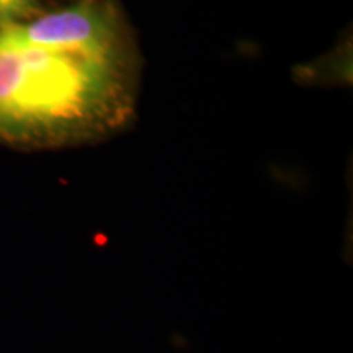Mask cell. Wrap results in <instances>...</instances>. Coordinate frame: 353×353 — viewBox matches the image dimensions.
<instances>
[{
  "instance_id": "obj_2",
  "label": "cell",
  "mask_w": 353,
  "mask_h": 353,
  "mask_svg": "<svg viewBox=\"0 0 353 353\" xmlns=\"http://www.w3.org/2000/svg\"><path fill=\"white\" fill-rule=\"evenodd\" d=\"M0 41L57 51H138L117 0H77L32 20L0 28Z\"/></svg>"
},
{
  "instance_id": "obj_1",
  "label": "cell",
  "mask_w": 353,
  "mask_h": 353,
  "mask_svg": "<svg viewBox=\"0 0 353 353\" xmlns=\"http://www.w3.org/2000/svg\"><path fill=\"white\" fill-rule=\"evenodd\" d=\"M138 56L0 41V143L64 148L126 130L136 117Z\"/></svg>"
},
{
  "instance_id": "obj_3",
  "label": "cell",
  "mask_w": 353,
  "mask_h": 353,
  "mask_svg": "<svg viewBox=\"0 0 353 353\" xmlns=\"http://www.w3.org/2000/svg\"><path fill=\"white\" fill-rule=\"evenodd\" d=\"M19 12L20 20L26 21L43 13V0H10Z\"/></svg>"
}]
</instances>
